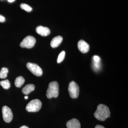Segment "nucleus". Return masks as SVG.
<instances>
[{
	"label": "nucleus",
	"instance_id": "obj_22",
	"mask_svg": "<svg viewBox=\"0 0 128 128\" xmlns=\"http://www.w3.org/2000/svg\"><path fill=\"white\" fill-rule=\"evenodd\" d=\"M20 128H29L28 126H25V125H24V126H22Z\"/></svg>",
	"mask_w": 128,
	"mask_h": 128
},
{
	"label": "nucleus",
	"instance_id": "obj_16",
	"mask_svg": "<svg viewBox=\"0 0 128 128\" xmlns=\"http://www.w3.org/2000/svg\"><path fill=\"white\" fill-rule=\"evenodd\" d=\"M20 6L22 9L25 10V11L28 12H31L32 10V8L30 6L27 4H25V3H22L21 4Z\"/></svg>",
	"mask_w": 128,
	"mask_h": 128
},
{
	"label": "nucleus",
	"instance_id": "obj_15",
	"mask_svg": "<svg viewBox=\"0 0 128 128\" xmlns=\"http://www.w3.org/2000/svg\"><path fill=\"white\" fill-rule=\"evenodd\" d=\"M0 84L4 89H8L10 88V84L9 80H2L0 82Z\"/></svg>",
	"mask_w": 128,
	"mask_h": 128
},
{
	"label": "nucleus",
	"instance_id": "obj_3",
	"mask_svg": "<svg viewBox=\"0 0 128 128\" xmlns=\"http://www.w3.org/2000/svg\"><path fill=\"white\" fill-rule=\"evenodd\" d=\"M42 106V102L38 99H34L30 102L26 106V110L29 112H38Z\"/></svg>",
	"mask_w": 128,
	"mask_h": 128
},
{
	"label": "nucleus",
	"instance_id": "obj_5",
	"mask_svg": "<svg viewBox=\"0 0 128 128\" xmlns=\"http://www.w3.org/2000/svg\"><path fill=\"white\" fill-rule=\"evenodd\" d=\"M36 40L33 36H28L25 38L21 42L20 46L22 48H31L34 46Z\"/></svg>",
	"mask_w": 128,
	"mask_h": 128
},
{
	"label": "nucleus",
	"instance_id": "obj_17",
	"mask_svg": "<svg viewBox=\"0 0 128 128\" xmlns=\"http://www.w3.org/2000/svg\"><path fill=\"white\" fill-rule=\"evenodd\" d=\"M65 52L64 51H62L60 53L59 55L58 56V59H57V63L60 64L64 60L65 57Z\"/></svg>",
	"mask_w": 128,
	"mask_h": 128
},
{
	"label": "nucleus",
	"instance_id": "obj_1",
	"mask_svg": "<svg viewBox=\"0 0 128 128\" xmlns=\"http://www.w3.org/2000/svg\"><path fill=\"white\" fill-rule=\"evenodd\" d=\"M110 110L107 106L101 104L98 106L94 115L95 118L98 120L104 121L106 118L110 117Z\"/></svg>",
	"mask_w": 128,
	"mask_h": 128
},
{
	"label": "nucleus",
	"instance_id": "obj_11",
	"mask_svg": "<svg viewBox=\"0 0 128 128\" xmlns=\"http://www.w3.org/2000/svg\"><path fill=\"white\" fill-rule=\"evenodd\" d=\"M63 38L61 36H58L54 38L50 42V46L52 48L58 47L62 42Z\"/></svg>",
	"mask_w": 128,
	"mask_h": 128
},
{
	"label": "nucleus",
	"instance_id": "obj_18",
	"mask_svg": "<svg viewBox=\"0 0 128 128\" xmlns=\"http://www.w3.org/2000/svg\"><path fill=\"white\" fill-rule=\"evenodd\" d=\"M93 60L95 62H99L100 60V58L97 56H94L93 57Z\"/></svg>",
	"mask_w": 128,
	"mask_h": 128
},
{
	"label": "nucleus",
	"instance_id": "obj_19",
	"mask_svg": "<svg viewBox=\"0 0 128 128\" xmlns=\"http://www.w3.org/2000/svg\"><path fill=\"white\" fill-rule=\"evenodd\" d=\"M6 21V18L4 16L0 15V22H3Z\"/></svg>",
	"mask_w": 128,
	"mask_h": 128
},
{
	"label": "nucleus",
	"instance_id": "obj_4",
	"mask_svg": "<svg viewBox=\"0 0 128 128\" xmlns=\"http://www.w3.org/2000/svg\"><path fill=\"white\" fill-rule=\"evenodd\" d=\"M68 92L71 98H78L80 93V88L78 84L73 81L70 82L68 87Z\"/></svg>",
	"mask_w": 128,
	"mask_h": 128
},
{
	"label": "nucleus",
	"instance_id": "obj_24",
	"mask_svg": "<svg viewBox=\"0 0 128 128\" xmlns=\"http://www.w3.org/2000/svg\"><path fill=\"white\" fill-rule=\"evenodd\" d=\"M24 98H25V99H28V96H26L24 97Z\"/></svg>",
	"mask_w": 128,
	"mask_h": 128
},
{
	"label": "nucleus",
	"instance_id": "obj_6",
	"mask_svg": "<svg viewBox=\"0 0 128 128\" xmlns=\"http://www.w3.org/2000/svg\"><path fill=\"white\" fill-rule=\"evenodd\" d=\"M26 66L28 69L34 75L40 76L42 74L43 72L42 69L37 64L28 63Z\"/></svg>",
	"mask_w": 128,
	"mask_h": 128
},
{
	"label": "nucleus",
	"instance_id": "obj_8",
	"mask_svg": "<svg viewBox=\"0 0 128 128\" xmlns=\"http://www.w3.org/2000/svg\"><path fill=\"white\" fill-rule=\"evenodd\" d=\"M78 49L82 53H86L89 51L90 49L89 44L83 40H80L78 42Z\"/></svg>",
	"mask_w": 128,
	"mask_h": 128
},
{
	"label": "nucleus",
	"instance_id": "obj_7",
	"mask_svg": "<svg viewBox=\"0 0 128 128\" xmlns=\"http://www.w3.org/2000/svg\"><path fill=\"white\" fill-rule=\"evenodd\" d=\"M2 112L4 121L6 122H10L13 118V114L10 108L7 106H4L2 108Z\"/></svg>",
	"mask_w": 128,
	"mask_h": 128
},
{
	"label": "nucleus",
	"instance_id": "obj_12",
	"mask_svg": "<svg viewBox=\"0 0 128 128\" xmlns=\"http://www.w3.org/2000/svg\"><path fill=\"white\" fill-rule=\"evenodd\" d=\"M35 86L32 84H28L25 86L22 89V92L24 94L28 95L34 90Z\"/></svg>",
	"mask_w": 128,
	"mask_h": 128
},
{
	"label": "nucleus",
	"instance_id": "obj_9",
	"mask_svg": "<svg viewBox=\"0 0 128 128\" xmlns=\"http://www.w3.org/2000/svg\"><path fill=\"white\" fill-rule=\"evenodd\" d=\"M36 30L38 34L42 36H46L50 34V30L48 28L41 25L37 27Z\"/></svg>",
	"mask_w": 128,
	"mask_h": 128
},
{
	"label": "nucleus",
	"instance_id": "obj_20",
	"mask_svg": "<svg viewBox=\"0 0 128 128\" xmlns=\"http://www.w3.org/2000/svg\"><path fill=\"white\" fill-rule=\"evenodd\" d=\"M99 62H94V66H95V68L96 69H98L99 67V65L98 64Z\"/></svg>",
	"mask_w": 128,
	"mask_h": 128
},
{
	"label": "nucleus",
	"instance_id": "obj_10",
	"mask_svg": "<svg viewBox=\"0 0 128 128\" xmlns=\"http://www.w3.org/2000/svg\"><path fill=\"white\" fill-rule=\"evenodd\" d=\"M67 128H81L80 121L76 118H73L68 121L66 124Z\"/></svg>",
	"mask_w": 128,
	"mask_h": 128
},
{
	"label": "nucleus",
	"instance_id": "obj_14",
	"mask_svg": "<svg viewBox=\"0 0 128 128\" xmlns=\"http://www.w3.org/2000/svg\"><path fill=\"white\" fill-rule=\"evenodd\" d=\"M8 72L9 70L7 68L5 67L2 68L0 72V78L2 79H5L6 78Z\"/></svg>",
	"mask_w": 128,
	"mask_h": 128
},
{
	"label": "nucleus",
	"instance_id": "obj_23",
	"mask_svg": "<svg viewBox=\"0 0 128 128\" xmlns=\"http://www.w3.org/2000/svg\"><path fill=\"white\" fill-rule=\"evenodd\" d=\"M8 1L9 2H12L15 1V0H8Z\"/></svg>",
	"mask_w": 128,
	"mask_h": 128
},
{
	"label": "nucleus",
	"instance_id": "obj_2",
	"mask_svg": "<svg viewBox=\"0 0 128 128\" xmlns=\"http://www.w3.org/2000/svg\"><path fill=\"white\" fill-rule=\"evenodd\" d=\"M59 95V84L56 81L50 82L47 90L46 96L48 98H56Z\"/></svg>",
	"mask_w": 128,
	"mask_h": 128
},
{
	"label": "nucleus",
	"instance_id": "obj_13",
	"mask_svg": "<svg viewBox=\"0 0 128 128\" xmlns=\"http://www.w3.org/2000/svg\"><path fill=\"white\" fill-rule=\"evenodd\" d=\"M25 79L22 76L17 77L15 82V84L16 87H21L25 82Z\"/></svg>",
	"mask_w": 128,
	"mask_h": 128
},
{
	"label": "nucleus",
	"instance_id": "obj_21",
	"mask_svg": "<svg viewBox=\"0 0 128 128\" xmlns=\"http://www.w3.org/2000/svg\"><path fill=\"white\" fill-rule=\"evenodd\" d=\"M95 128H105L104 126L100 125H97Z\"/></svg>",
	"mask_w": 128,
	"mask_h": 128
}]
</instances>
